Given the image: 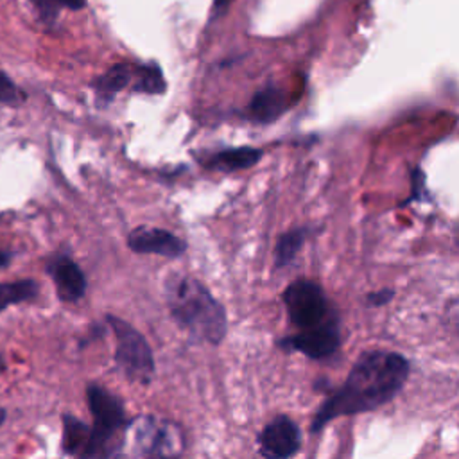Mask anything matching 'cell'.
<instances>
[{
    "label": "cell",
    "instance_id": "6da1fadb",
    "mask_svg": "<svg viewBox=\"0 0 459 459\" xmlns=\"http://www.w3.org/2000/svg\"><path fill=\"white\" fill-rule=\"evenodd\" d=\"M409 373L411 364L402 353L364 351L351 366L344 384L330 391L316 411L310 432H321L325 425L339 416L362 414L389 403L403 389Z\"/></svg>",
    "mask_w": 459,
    "mask_h": 459
},
{
    "label": "cell",
    "instance_id": "7a4b0ae2",
    "mask_svg": "<svg viewBox=\"0 0 459 459\" xmlns=\"http://www.w3.org/2000/svg\"><path fill=\"white\" fill-rule=\"evenodd\" d=\"M165 299L176 325L194 341L217 346L228 332V316L204 283L188 274H172L165 283Z\"/></svg>",
    "mask_w": 459,
    "mask_h": 459
},
{
    "label": "cell",
    "instance_id": "3957f363",
    "mask_svg": "<svg viewBox=\"0 0 459 459\" xmlns=\"http://www.w3.org/2000/svg\"><path fill=\"white\" fill-rule=\"evenodd\" d=\"M86 405L91 414V436L86 459H113L120 454L124 436L133 425L126 403L97 382L86 385Z\"/></svg>",
    "mask_w": 459,
    "mask_h": 459
},
{
    "label": "cell",
    "instance_id": "277c9868",
    "mask_svg": "<svg viewBox=\"0 0 459 459\" xmlns=\"http://www.w3.org/2000/svg\"><path fill=\"white\" fill-rule=\"evenodd\" d=\"M106 325L115 337V364L133 384L149 385L156 373L154 353L140 330L113 314L106 316Z\"/></svg>",
    "mask_w": 459,
    "mask_h": 459
},
{
    "label": "cell",
    "instance_id": "5b68a950",
    "mask_svg": "<svg viewBox=\"0 0 459 459\" xmlns=\"http://www.w3.org/2000/svg\"><path fill=\"white\" fill-rule=\"evenodd\" d=\"M289 321L301 330H310L337 317L323 287L312 280H294L281 294Z\"/></svg>",
    "mask_w": 459,
    "mask_h": 459
},
{
    "label": "cell",
    "instance_id": "8992f818",
    "mask_svg": "<svg viewBox=\"0 0 459 459\" xmlns=\"http://www.w3.org/2000/svg\"><path fill=\"white\" fill-rule=\"evenodd\" d=\"M133 427L134 459H178L185 450V434L170 420L145 414Z\"/></svg>",
    "mask_w": 459,
    "mask_h": 459
},
{
    "label": "cell",
    "instance_id": "52a82bcc",
    "mask_svg": "<svg viewBox=\"0 0 459 459\" xmlns=\"http://www.w3.org/2000/svg\"><path fill=\"white\" fill-rule=\"evenodd\" d=\"M341 321L339 316L326 321L321 326L301 330L292 335H285L278 339V348L287 353H303L308 359H328L337 353L341 348Z\"/></svg>",
    "mask_w": 459,
    "mask_h": 459
},
{
    "label": "cell",
    "instance_id": "ba28073f",
    "mask_svg": "<svg viewBox=\"0 0 459 459\" xmlns=\"http://www.w3.org/2000/svg\"><path fill=\"white\" fill-rule=\"evenodd\" d=\"M256 443L264 459H290L301 448V430L290 416L276 414L262 427Z\"/></svg>",
    "mask_w": 459,
    "mask_h": 459
},
{
    "label": "cell",
    "instance_id": "9c48e42d",
    "mask_svg": "<svg viewBox=\"0 0 459 459\" xmlns=\"http://www.w3.org/2000/svg\"><path fill=\"white\" fill-rule=\"evenodd\" d=\"M127 246L140 255H160L165 258H179L186 244L183 238L176 237L174 233L160 228L142 226L129 233Z\"/></svg>",
    "mask_w": 459,
    "mask_h": 459
},
{
    "label": "cell",
    "instance_id": "30bf717a",
    "mask_svg": "<svg viewBox=\"0 0 459 459\" xmlns=\"http://www.w3.org/2000/svg\"><path fill=\"white\" fill-rule=\"evenodd\" d=\"M48 274L54 281L56 294L63 303H75L86 292V276L81 267L68 256H57L48 264Z\"/></svg>",
    "mask_w": 459,
    "mask_h": 459
},
{
    "label": "cell",
    "instance_id": "8fae6325",
    "mask_svg": "<svg viewBox=\"0 0 459 459\" xmlns=\"http://www.w3.org/2000/svg\"><path fill=\"white\" fill-rule=\"evenodd\" d=\"M91 427L74 416L72 412L61 414V450L68 459H86L90 450Z\"/></svg>",
    "mask_w": 459,
    "mask_h": 459
},
{
    "label": "cell",
    "instance_id": "7c38bea8",
    "mask_svg": "<svg viewBox=\"0 0 459 459\" xmlns=\"http://www.w3.org/2000/svg\"><path fill=\"white\" fill-rule=\"evenodd\" d=\"M287 109V97L280 88L267 86L255 93L247 106V115L251 120L260 124L274 122Z\"/></svg>",
    "mask_w": 459,
    "mask_h": 459
},
{
    "label": "cell",
    "instance_id": "4fadbf2b",
    "mask_svg": "<svg viewBox=\"0 0 459 459\" xmlns=\"http://www.w3.org/2000/svg\"><path fill=\"white\" fill-rule=\"evenodd\" d=\"M260 158H262V151L260 149H255V147H237V149H226V151H221V152L213 154L206 161V167L230 172V170L249 169Z\"/></svg>",
    "mask_w": 459,
    "mask_h": 459
},
{
    "label": "cell",
    "instance_id": "5bb4252c",
    "mask_svg": "<svg viewBox=\"0 0 459 459\" xmlns=\"http://www.w3.org/2000/svg\"><path fill=\"white\" fill-rule=\"evenodd\" d=\"M38 292L39 285L30 278L16 281H0V312L13 305L34 299Z\"/></svg>",
    "mask_w": 459,
    "mask_h": 459
},
{
    "label": "cell",
    "instance_id": "9a60e30c",
    "mask_svg": "<svg viewBox=\"0 0 459 459\" xmlns=\"http://www.w3.org/2000/svg\"><path fill=\"white\" fill-rule=\"evenodd\" d=\"M134 79V68L129 65H115L95 81V91L102 99H111Z\"/></svg>",
    "mask_w": 459,
    "mask_h": 459
},
{
    "label": "cell",
    "instance_id": "2e32d148",
    "mask_svg": "<svg viewBox=\"0 0 459 459\" xmlns=\"http://www.w3.org/2000/svg\"><path fill=\"white\" fill-rule=\"evenodd\" d=\"M305 238H307V230H303V228L290 230V231L283 233L278 238L276 247H274V265L278 269L289 265L294 260V256L298 255V251L301 249Z\"/></svg>",
    "mask_w": 459,
    "mask_h": 459
},
{
    "label": "cell",
    "instance_id": "e0dca14e",
    "mask_svg": "<svg viewBox=\"0 0 459 459\" xmlns=\"http://www.w3.org/2000/svg\"><path fill=\"white\" fill-rule=\"evenodd\" d=\"M167 88V82L163 79L161 68L158 65H142L134 68V86L133 90L151 93V95H160Z\"/></svg>",
    "mask_w": 459,
    "mask_h": 459
},
{
    "label": "cell",
    "instance_id": "ac0fdd59",
    "mask_svg": "<svg viewBox=\"0 0 459 459\" xmlns=\"http://www.w3.org/2000/svg\"><path fill=\"white\" fill-rule=\"evenodd\" d=\"M32 4L38 7V11L50 18L54 16L61 7H68V9H81L84 7L86 0H32Z\"/></svg>",
    "mask_w": 459,
    "mask_h": 459
},
{
    "label": "cell",
    "instance_id": "d6986e66",
    "mask_svg": "<svg viewBox=\"0 0 459 459\" xmlns=\"http://www.w3.org/2000/svg\"><path fill=\"white\" fill-rule=\"evenodd\" d=\"M18 100H20V90L4 72H0V102L13 104Z\"/></svg>",
    "mask_w": 459,
    "mask_h": 459
},
{
    "label": "cell",
    "instance_id": "ffe728a7",
    "mask_svg": "<svg viewBox=\"0 0 459 459\" xmlns=\"http://www.w3.org/2000/svg\"><path fill=\"white\" fill-rule=\"evenodd\" d=\"M394 296V290L391 289H380V290H375V292H369L366 296V301L369 307H382L385 303H389Z\"/></svg>",
    "mask_w": 459,
    "mask_h": 459
},
{
    "label": "cell",
    "instance_id": "44dd1931",
    "mask_svg": "<svg viewBox=\"0 0 459 459\" xmlns=\"http://www.w3.org/2000/svg\"><path fill=\"white\" fill-rule=\"evenodd\" d=\"M230 2H231V0H215V2H213V7H212V20L217 18V16L228 7Z\"/></svg>",
    "mask_w": 459,
    "mask_h": 459
},
{
    "label": "cell",
    "instance_id": "7402d4cb",
    "mask_svg": "<svg viewBox=\"0 0 459 459\" xmlns=\"http://www.w3.org/2000/svg\"><path fill=\"white\" fill-rule=\"evenodd\" d=\"M11 262V255L7 251H0V269Z\"/></svg>",
    "mask_w": 459,
    "mask_h": 459
},
{
    "label": "cell",
    "instance_id": "603a6c76",
    "mask_svg": "<svg viewBox=\"0 0 459 459\" xmlns=\"http://www.w3.org/2000/svg\"><path fill=\"white\" fill-rule=\"evenodd\" d=\"M5 420H7V411L4 407H0V427L5 423Z\"/></svg>",
    "mask_w": 459,
    "mask_h": 459
},
{
    "label": "cell",
    "instance_id": "cb8c5ba5",
    "mask_svg": "<svg viewBox=\"0 0 459 459\" xmlns=\"http://www.w3.org/2000/svg\"><path fill=\"white\" fill-rule=\"evenodd\" d=\"M5 369V362H4V359L0 357V373Z\"/></svg>",
    "mask_w": 459,
    "mask_h": 459
}]
</instances>
